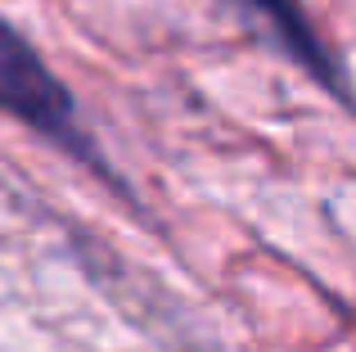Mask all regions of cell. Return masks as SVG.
I'll use <instances>...</instances> for the list:
<instances>
[{
    "instance_id": "7a4b0ae2",
    "label": "cell",
    "mask_w": 356,
    "mask_h": 352,
    "mask_svg": "<svg viewBox=\"0 0 356 352\" xmlns=\"http://www.w3.org/2000/svg\"><path fill=\"white\" fill-rule=\"evenodd\" d=\"M221 5L235 9L252 36H261V41H266L270 50H280L293 68H302L321 90H330L334 104L348 109V99H352L348 95V68H343V59L330 50L321 27L312 23L302 0H221Z\"/></svg>"
},
{
    "instance_id": "6da1fadb",
    "label": "cell",
    "mask_w": 356,
    "mask_h": 352,
    "mask_svg": "<svg viewBox=\"0 0 356 352\" xmlns=\"http://www.w3.org/2000/svg\"><path fill=\"white\" fill-rule=\"evenodd\" d=\"M0 113H9L14 122H23L32 136L50 141L63 159H72L77 168L95 172L99 181L118 185L122 181L113 176L108 159L99 154L95 136L81 127V113H77V99L72 90L54 77V68L36 54V45L0 14Z\"/></svg>"
}]
</instances>
